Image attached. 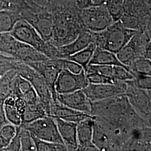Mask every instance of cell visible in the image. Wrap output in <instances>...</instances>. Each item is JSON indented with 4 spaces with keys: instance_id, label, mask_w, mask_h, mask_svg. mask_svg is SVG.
I'll list each match as a JSON object with an SVG mask.
<instances>
[{
    "instance_id": "cell-13",
    "label": "cell",
    "mask_w": 151,
    "mask_h": 151,
    "mask_svg": "<svg viewBox=\"0 0 151 151\" xmlns=\"http://www.w3.org/2000/svg\"><path fill=\"white\" fill-rule=\"evenodd\" d=\"M30 22L44 40L47 42L51 41L54 29L53 17L47 14H30L22 18Z\"/></svg>"
},
{
    "instance_id": "cell-10",
    "label": "cell",
    "mask_w": 151,
    "mask_h": 151,
    "mask_svg": "<svg viewBox=\"0 0 151 151\" xmlns=\"http://www.w3.org/2000/svg\"><path fill=\"white\" fill-rule=\"evenodd\" d=\"M88 84L85 70L73 73L63 69L60 70L55 81V90L57 94L67 93L83 90Z\"/></svg>"
},
{
    "instance_id": "cell-1",
    "label": "cell",
    "mask_w": 151,
    "mask_h": 151,
    "mask_svg": "<svg viewBox=\"0 0 151 151\" xmlns=\"http://www.w3.org/2000/svg\"><path fill=\"white\" fill-rule=\"evenodd\" d=\"M64 9L53 17L54 29L50 43L57 47L70 43L82 31L86 30L78 15L70 10Z\"/></svg>"
},
{
    "instance_id": "cell-3",
    "label": "cell",
    "mask_w": 151,
    "mask_h": 151,
    "mask_svg": "<svg viewBox=\"0 0 151 151\" xmlns=\"http://www.w3.org/2000/svg\"><path fill=\"white\" fill-rule=\"evenodd\" d=\"M136 31L124 27L119 21L114 22L103 31L92 33L96 47L116 54L127 43Z\"/></svg>"
},
{
    "instance_id": "cell-11",
    "label": "cell",
    "mask_w": 151,
    "mask_h": 151,
    "mask_svg": "<svg viewBox=\"0 0 151 151\" xmlns=\"http://www.w3.org/2000/svg\"><path fill=\"white\" fill-rule=\"evenodd\" d=\"M126 89L125 81H120L115 84L88 83L82 90L91 102H95L124 94Z\"/></svg>"
},
{
    "instance_id": "cell-35",
    "label": "cell",
    "mask_w": 151,
    "mask_h": 151,
    "mask_svg": "<svg viewBox=\"0 0 151 151\" xmlns=\"http://www.w3.org/2000/svg\"><path fill=\"white\" fill-rule=\"evenodd\" d=\"M2 151H21V143L18 127L17 128L16 134L14 138L11 140L9 145L4 148Z\"/></svg>"
},
{
    "instance_id": "cell-16",
    "label": "cell",
    "mask_w": 151,
    "mask_h": 151,
    "mask_svg": "<svg viewBox=\"0 0 151 151\" xmlns=\"http://www.w3.org/2000/svg\"><path fill=\"white\" fill-rule=\"evenodd\" d=\"M86 70L97 72L115 81H127L134 78L129 69L121 65H88Z\"/></svg>"
},
{
    "instance_id": "cell-2",
    "label": "cell",
    "mask_w": 151,
    "mask_h": 151,
    "mask_svg": "<svg viewBox=\"0 0 151 151\" xmlns=\"http://www.w3.org/2000/svg\"><path fill=\"white\" fill-rule=\"evenodd\" d=\"M10 34L17 40L32 47L49 59L60 58L58 47L45 41L35 27L24 19L15 22Z\"/></svg>"
},
{
    "instance_id": "cell-31",
    "label": "cell",
    "mask_w": 151,
    "mask_h": 151,
    "mask_svg": "<svg viewBox=\"0 0 151 151\" xmlns=\"http://www.w3.org/2000/svg\"><path fill=\"white\" fill-rule=\"evenodd\" d=\"M128 82L137 88L146 90H151V76L135 74L133 79L128 80Z\"/></svg>"
},
{
    "instance_id": "cell-36",
    "label": "cell",
    "mask_w": 151,
    "mask_h": 151,
    "mask_svg": "<svg viewBox=\"0 0 151 151\" xmlns=\"http://www.w3.org/2000/svg\"><path fill=\"white\" fill-rule=\"evenodd\" d=\"M14 5L10 0H0V11L12 10L14 9Z\"/></svg>"
},
{
    "instance_id": "cell-7",
    "label": "cell",
    "mask_w": 151,
    "mask_h": 151,
    "mask_svg": "<svg viewBox=\"0 0 151 151\" xmlns=\"http://www.w3.org/2000/svg\"><path fill=\"white\" fill-rule=\"evenodd\" d=\"M22 124L35 138L40 140L63 144L55 120L51 116H46L30 123Z\"/></svg>"
},
{
    "instance_id": "cell-15",
    "label": "cell",
    "mask_w": 151,
    "mask_h": 151,
    "mask_svg": "<svg viewBox=\"0 0 151 151\" xmlns=\"http://www.w3.org/2000/svg\"><path fill=\"white\" fill-rule=\"evenodd\" d=\"M93 118H87L77 123V151H99L92 142Z\"/></svg>"
},
{
    "instance_id": "cell-38",
    "label": "cell",
    "mask_w": 151,
    "mask_h": 151,
    "mask_svg": "<svg viewBox=\"0 0 151 151\" xmlns=\"http://www.w3.org/2000/svg\"><path fill=\"white\" fill-rule=\"evenodd\" d=\"M12 3H13L14 4H19V3H25V0H10Z\"/></svg>"
},
{
    "instance_id": "cell-5",
    "label": "cell",
    "mask_w": 151,
    "mask_h": 151,
    "mask_svg": "<svg viewBox=\"0 0 151 151\" xmlns=\"http://www.w3.org/2000/svg\"><path fill=\"white\" fill-rule=\"evenodd\" d=\"M78 15L85 28L91 32L103 31L114 22L104 5L79 10Z\"/></svg>"
},
{
    "instance_id": "cell-23",
    "label": "cell",
    "mask_w": 151,
    "mask_h": 151,
    "mask_svg": "<svg viewBox=\"0 0 151 151\" xmlns=\"http://www.w3.org/2000/svg\"><path fill=\"white\" fill-rule=\"evenodd\" d=\"M104 5L114 22L119 21L125 13V0H106Z\"/></svg>"
},
{
    "instance_id": "cell-34",
    "label": "cell",
    "mask_w": 151,
    "mask_h": 151,
    "mask_svg": "<svg viewBox=\"0 0 151 151\" xmlns=\"http://www.w3.org/2000/svg\"><path fill=\"white\" fill-rule=\"evenodd\" d=\"M25 1L32 9L43 10L51 4L52 0H25Z\"/></svg>"
},
{
    "instance_id": "cell-37",
    "label": "cell",
    "mask_w": 151,
    "mask_h": 151,
    "mask_svg": "<svg viewBox=\"0 0 151 151\" xmlns=\"http://www.w3.org/2000/svg\"><path fill=\"white\" fill-rule=\"evenodd\" d=\"M9 123L6 117L4 104L0 103V129L5 124Z\"/></svg>"
},
{
    "instance_id": "cell-6",
    "label": "cell",
    "mask_w": 151,
    "mask_h": 151,
    "mask_svg": "<svg viewBox=\"0 0 151 151\" xmlns=\"http://www.w3.org/2000/svg\"><path fill=\"white\" fill-rule=\"evenodd\" d=\"M125 82L127 89L124 94L130 105L142 119L151 125V90L137 88L130 84L128 81Z\"/></svg>"
},
{
    "instance_id": "cell-22",
    "label": "cell",
    "mask_w": 151,
    "mask_h": 151,
    "mask_svg": "<svg viewBox=\"0 0 151 151\" xmlns=\"http://www.w3.org/2000/svg\"><path fill=\"white\" fill-rule=\"evenodd\" d=\"M95 48V44L92 42L86 48L70 55L65 58L79 64L82 67L83 70H85L88 65L90 64Z\"/></svg>"
},
{
    "instance_id": "cell-25",
    "label": "cell",
    "mask_w": 151,
    "mask_h": 151,
    "mask_svg": "<svg viewBox=\"0 0 151 151\" xmlns=\"http://www.w3.org/2000/svg\"><path fill=\"white\" fill-rule=\"evenodd\" d=\"M131 72L135 74L151 76V60L139 58L134 60L129 66Z\"/></svg>"
},
{
    "instance_id": "cell-30",
    "label": "cell",
    "mask_w": 151,
    "mask_h": 151,
    "mask_svg": "<svg viewBox=\"0 0 151 151\" xmlns=\"http://www.w3.org/2000/svg\"><path fill=\"white\" fill-rule=\"evenodd\" d=\"M20 62L14 57L0 53V77L9 70H16Z\"/></svg>"
},
{
    "instance_id": "cell-8",
    "label": "cell",
    "mask_w": 151,
    "mask_h": 151,
    "mask_svg": "<svg viewBox=\"0 0 151 151\" xmlns=\"http://www.w3.org/2000/svg\"><path fill=\"white\" fill-rule=\"evenodd\" d=\"M62 58L48 59L29 64L30 67L43 78L52 93L54 101H57L55 83L60 70H62Z\"/></svg>"
},
{
    "instance_id": "cell-19",
    "label": "cell",
    "mask_w": 151,
    "mask_h": 151,
    "mask_svg": "<svg viewBox=\"0 0 151 151\" xmlns=\"http://www.w3.org/2000/svg\"><path fill=\"white\" fill-rule=\"evenodd\" d=\"M89 65H116L129 69L119 61L115 53L97 47L95 49Z\"/></svg>"
},
{
    "instance_id": "cell-27",
    "label": "cell",
    "mask_w": 151,
    "mask_h": 151,
    "mask_svg": "<svg viewBox=\"0 0 151 151\" xmlns=\"http://www.w3.org/2000/svg\"><path fill=\"white\" fill-rule=\"evenodd\" d=\"M15 125L7 123L0 129V151L8 146L17 133Z\"/></svg>"
},
{
    "instance_id": "cell-9",
    "label": "cell",
    "mask_w": 151,
    "mask_h": 151,
    "mask_svg": "<svg viewBox=\"0 0 151 151\" xmlns=\"http://www.w3.org/2000/svg\"><path fill=\"white\" fill-rule=\"evenodd\" d=\"M16 70L19 75L30 82L38 94L40 100L48 105L54 101L52 93L42 76L29 65L20 62Z\"/></svg>"
},
{
    "instance_id": "cell-20",
    "label": "cell",
    "mask_w": 151,
    "mask_h": 151,
    "mask_svg": "<svg viewBox=\"0 0 151 151\" xmlns=\"http://www.w3.org/2000/svg\"><path fill=\"white\" fill-rule=\"evenodd\" d=\"M17 75V71L12 70L8 71L0 77V103H4L6 98L11 96L14 82Z\"/></svg>"
},
{
    "instance_id": "cell-28",
    "label": "cell",
    "mask_w": 151,
    "mask_h": 151,
    "mask_svg": "<svg viewBox=\"0 0 151 151\" xmlns=\"http://www.w3.org/2000/svg\"><path fill=\"white\" fill-rule=\"evenodd\" d=\"M88 83L93 84H115L120 81L114 80L106 76L93 70H86L85 71Z\"/></svg>"
},
{
    "instance_id": "cell-18",
    "label": "cell",
    "mask_w": 151,
    "mask_h": 151,
    "mask_svg": "<svg viewBox=\"0 0 151 151\" xmlns=\"http://www.w3.org/2000/svg\"><path fill=\"white\" fill-rule=\"evenodd\" d=\"M92 42H93L92 33L88 30H85L70 43L58 47L60 58H65L86 48Z\"/></svg>"
},
{
    "instance_id": "cell-33",
    "label": "cell",
    "mask_w": 151,
    "mask_h": 151,
    "mask_svg": "<svg viewBox=\"0 0 151 151\" xmlns=\"http://www.w3.org/2000/svg\"><path fill=\"white\" fill-rule=\"evenodd\" d=\"M62 70H66L73 73H79L83 70L82 67L75 62L68 60L67 58H62Z\"/></svg>"
},
{
    "instance_id": "cell-17",
    "label": "cell",
    "mask_w": 151,
    "mask_h": 151,
    "mask_svg": "<svg viewBox=\"0 0 151 151\" xmlns=\"http://www.w3.org/2000/svg\"><path fill=\"white\" fill-rule=\"evenodd\" d=\"M60 136L67 151H77L78 142L77 137V123L54 118Z\"/></svg>"
},
{
    "instance_id": "cell-24",
    "label": "cell",
    "mask_w": 151,
    "mask_h": 151,
    "mask_svg": "<svg viewBox=\"0 0 151 151\" xmlns=\"http://www.w3.org/2000/svg\"><path fill=\"white\" fill-rule=\"evenodd\" d=\"M20 19L11 10L0 11V34L10 32L15 22Z\"/></svg>"
},
{
    "instance_id": "cell-4",
    "label": "cell",
    "mask_w": 151,
    "mask_h": 151,
    "mask_svg": "<svg viewBox=\"0 0 151 151\" xmlns=\"http://www.w3.org/2000/svg\"><path fill=\"white\" fill-rule=\"evenodd\" d=\"M151 32H136L129 41L116 54V56L119 61L128 68L137 58L151 60Z\"/></svg>"
},
{
    "instance_id": "cell-21",
    "label": "cell",
    "mask_w": 151,
    "mask_h": 151,
    "mask_svg": "<svg viewBox=\"0 0 151 151\" xmlns=\"http://www.w3.org/2000/svg\"><path fill=\"white\" fill-rule=\"evenodd\" d=\"M3 104L8 122L16 127L20 126L22 123V116L15 106L14 97L9 96L6 98Z\"/></svg>"
},
{
    "instance_id": "cell-29",
    "label": "cell",
    "mask_w": 151,
    "mask_h": 151,
    "mask_svg": "<svg viewBox=\"0 0 151 151\" xmlns=\"http://www.w3.org/2000/svg\"><path fill=\"white\" fill-rule=\"evenodd\" d=\"M37 151H66L67 149L62 143H55L49 141L40 140L33 137Z\"/></svg>"
},
{
    "instance_id": "cell-14",
    "label": "cell",
    "mask_w": 151,
    "mask_h": 151,
    "mask_svg": "<svg viewBox=\"0 0 151 151\" xmlns=\"http://www.w3.org/2000/svg\"><path fill=\"white\" fill-rule=\"evenodd\" d=\"M49 116L77 124L85 119L93 118L90 114L68 108L57 100L53 101L51 103Z\"/></svg>"
},
{
    "instance_id": "cell-12",
    "label": "cell",
    "mask_w": 151,
    "mask_h": 151,
    "mask_svg": "<svg viewBox=\"0 0 151 151\" xmlns=\"http://www.w3.org/2000/svg\"><path fill=\"white\" fill-rule=\"evenodd\" d=\"M57 100L72 109L88 114L91 113V101L82 90L67 93L57 94Z\"/></svg>"
},
{
    "instance_id": "cell-26",
    "label": "cell",
    "mask_w": 151,
    "mask_h": 151,
    "mask_svg": "<svg viewBox=\"0 0 151 151\" xmlns=\"http://www.w3.org/2000/svg\"><path fill=\"white\" fill-rule=\"evenodd\" d=\"M21 143V151H37L33 137L29 131L21 124L18 126Z\"/></svg>"
},
{
    "instance_id": "cell-32",
    "label": "cell",
    "mask_w": 151,
    "mask_h": 151,
    "mask_svg": "<svg viewBox=\"0 0 151 151\" xmlns=\"http://www.w3.org/2000/svg\"><path fill=\"white\" fill-rule=\"evenodd\" d=\"M106 0H76L75 5L78 10L98 7L105 4Z\"/></svg>"
}]
</instances>
